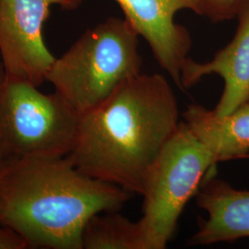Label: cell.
Returning a JSON list of instances; mask_svg holds the SVG:
<instances>
[{"instance_id": "1", "label": "cell", "mask_w": 249, "mask_h": 249, "mask_svg": "<svg viewBox=\"0 0 249 249\" xmlns=\"http://www.w3.org/2000/svg\"><path fill=\"white\" fill-rule=\"evenodd\" d=\"M181 121L167 80L142 73L80 115L68 156L89 177L142 196L148 171Z\"/></svg>"}, {"instance_id": "2", "label": "cell", "mask_w": 249, "mask_h": 249, "mask_svg": "<svg viewBox=\"0 0 249 249\" xmlns=\"http://www.w3.org/2000/svg\"><path fill=\"white\" fill-rule=\"evenodd\" d=\"M132 196L84 174L69 156L10 158L0 168V224L31 249H82L89 218L120 211Z\"/></svg>"}, {"instance_id": "3", "label": "cell", "mask_w": 249, "mask_h": 249, "mask_svg": "<svg viewBox=\"0 0 249 249\" xmlns=\"http://www.w3.org/2000/svg\"><path fill=\"white\" fill-rule=\"evenodd\" d=\"M139 37L126 20L109 18L88 29L46 74L54 91L82 115L142 73Z\"/></svg>"}, {"instance_id": "4", "label": "cell", "mask_w": 249, "mask_h": 249, "mask_svg": "<svg viewBox=\"0 0 249 249\" xmlns=\"http://www.w3.org/2000/svg\"><path fill=\"white\" fill-rule=\"evenodd\" d=\"M217 162L182 120L148 171L143 184L142 216L150 249H164L187 202L196 196Z\"/></svg>"}, {"instance_id": "5", "label": "cell", "mask_w": 249, "mask_h": 249, "mask_svg": "<svg viewBox=\"0 0 249 249\" xmlns=\"http://www.w3.org/2000/svg\"><path fill=\"white\" fill-rule=\"evenodd\" d=\"M80 115L53 91L6 78L0 90V146L6 159L64 157L71 152Z\"/></svg>"}, {"instance_id": "6", "label": "cell", "mask_w": 249, "mask_h": 249, "mask_svg": "<svg viewBox=\"0 0 249 249\" xmlns=\"http://www.w3.org/2000/svg\"><path fill=\"white\" fill-rule=\"evenodd\" d=\"M53 5L77 9L74 0H0V54L7 78L40 87L55 57L44 39Z\"/></svg>"}, {"instance_id": "7", "label": "cell", "mask_w": 249, "mask_h": 249, "mask_svg": "<svg viewBox=\"0 0 249 249\" xmlns=\"http://www.w3.org/2000/svg\"><path fill=\"white\" fill-rule=\"evenodd\" d=\"M85 0H74L79 8ZM126 19L151 47L155 60L183 90L181 72L188 59L192 39L186 27L178 24V11L198 13L199 0H115Z\"/></svg>"}, {"instance_id": "8", "label": "cell", "mask_w": 249, "mask_h": 249, "mask_svg": "<svg viewBox=\"0 0 249 249\" xmlns=\"http://www.w3.org/2000/svg\"><path fill=\"white\" fill-rule=\"evenodd\" d=\"M235 17L238 25L231 42L204 63L188 57L181 72L183 90L196 85L206 76L223 80L222 96L214 114L224 116L249 100V0H240Z\"/></svg>"}, {"instance_id": "9", "label": "cell", "mask_w": 249, "mask_h": 249, "mask_svg": "<svg viewBox=\"0 0 249 249\" xmlns=\"http://www.w3.org/2000/svg\"><path fill=\"white\" fill-rule=\"evenodd\" d=\"M196 205L207 213L198 218L197 230L187 245L211 246L249 238V191L234 188L215 172L208 176L196 194Z\"/></svg>"}, {"instance_id": "10", "label": "cell", "mask_w": 249, "mask_h": 249, "mask_svg": "<svg viewBox=\"0 0 249 249\" xmlns=\"http://www.w3.org/2000/svg\"><path fill=\"white\" fill-rule=\"evenodd\" d=\"M182 118L217 163L249 159V100L224 116H216L203 106L190 105Z\"/></svg>"}, {"instance_id": "11", "label": "cell", "mask_w": 249, "mask_h": 249, "mask_svg": "<svg viewBox=\"0 0 249 249\" xmlns=\"http://www.w3.org/2000/svg\"><path fill=\"white\" fill-rule=\"evenodd\" d=\"M82 249H150V244L141 220L133 222L119 211H110L89 218Z\"/></svg>"}, {"instance_id": "12", "label": "cell", "mask_w": 249, "mask_h": 249, "mask_svg": "<svg viewBox=\"0 0 249 249\" xmlns=\"http://www.w3.org/2000/svg\"><path fill=\"white\" fill-rule=\"evenodd\" d=\"M240 0H199L198 15L214 23L235 18Z\"/></svg>"}, {"instance_id": "13", "label": "cell", "mask_w": 249, "mask_h": 249, "mask_svg": "<svg viewBox=\"0 0 249 249\" xmlns=\"http://www.w3.org/2000/svg\"><path fill=\"white\" fill-rule=\"evenodd\" d=\"M31 249V247L21 235L0 224V249Z\"/></svg>"}, {"instance_id": "14", "label": "cell", "mask_w": 249, "mask_h": 249, "mask_svg": "<svg viewBox=\"0 0 249 249\" xmlns=\"http://www.w3.org/2000/svg\"><path fill=\"white\" fill-rule=\"evenodd\" d=\"M6 78H7L6 71H5V67H4V63L2 60L1 54H0V90L2 89V87L6 81Z\"/></svg>"}, {"instance_id": "15", "label": "cell", "mask_w": 249, "mask_h": 249, "mask_svg": "<svg viewBox=\"0 0 249 249\" xmlns=\"http://www.w3.org/2000/svg\"><path fill=\"white\" fill-rule=\"evenodd\" d=\"M5 160H6L5 154H4V152H3V150H2V148H1V146H0V168H1V166L3 165Z\"/></svg>"}]
</instances>
